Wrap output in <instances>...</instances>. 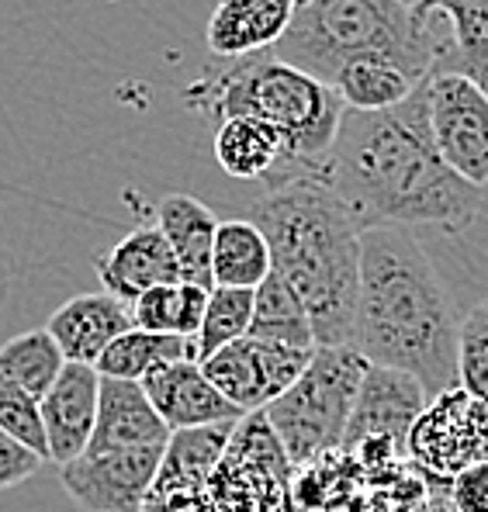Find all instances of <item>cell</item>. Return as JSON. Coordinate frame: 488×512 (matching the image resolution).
Listing matches in <instances>:
<instances>
[{
	"label": "cell",
	"mask_w": 488,
	"mask_h": 512,
	"mask_svg": "<svg viewBox=\"0 0 488 512\" xmlns=\"http://www.w3.org/2000/svg\"><path fill=\"white\" fill-rule=\"evenodd\" d=\"M423 80L426 77H416V73L402 70L399 63H388V59H354L336 73L329 87L336 90L347 111L374 115V111H392L405 104Z\"/></svg>",
	"instance_id": "22"
},
{
	"label": "cell",
	"mask_w": 488,
	"mask_h": 512,
	"mask_svg": "<svg viewBox=\"0 0 488 512\" xmlns=\"http://www.w3.org/2000/svg\"><path fill=\"white\" fill-rule=\"evenodd\" d=\"M208 291L198 284H163V288L146 291L132 305V322L135 329H146V333H163V336H184L194 340L205 319Z\"/></svg>",
	"instance_id": "27"
},
{
	"label": "cell",
	"mask_w": 488,
	"mask_h": 512,
	"mask_svg": "<svg viewBox=\"0 0 488 512\" xmlns=\"http://www.w3.org/2000/svg\"><path fill=\"white\" fill-rule=\"evenodd\" d=\"M270 274V246L250 218L219 222L212 246V288L257 291Z\"/></svg>",
	"instance_id": "24"
},
{
	"label": "cell",
	"mask_w": 488,
	"mask_h": 512,
	"mask_svg": "<svg viewBox=\"0 0 488 512\" xmlns=\"http://www.w3.org/2000/svg\"><path fill=\"white\" fill-rule=\"evenodd\" d=\"M309 360L312 350L243 336L201 360V371L239 416H250V412H264L274 398H281L298 381Z\"/></svg>",
	"instance_id": "9"
},
{
	"label": "cell",
	"mask_w": 488,
	"mask_h": 512,
	"mask_svg": "<svg viewBox=\"0 0 488 512\" xmlns=\"http://www.w3.org/2000/svg\"><path fill=\"white\" fill-rule=\"evenodd\" d=\"M412 11L433 25L447 21L450 28L437 73H457L482 87L488 77V0H419Z\"/></svg>",
	"instance_id": "21"
},
{
	"label": "cell",
	"mask_w": 488,
	"mask_h": 512,
	"mask_svg": "<svg viewBox=\"0 0 488 512\" xmlns=\"http://www.w3.org/2000/svg\"><path fill=\"white\" fill-rule=\"evenodd\" d=\"M450 502L457 512H488V461L450 478Z\"/></svg>",
	"instance_id": "33"
},
{
	"label": "cell",
	"mask_w": 488,
	"mask_h": 512,
	"mask_svg": "<svg viewBox=\"0 0 488 512\" xmlns=\"http://www.w3.org/2000/svg\"><path fill=\"white\" fill-rule=\"evenodd\" d=\"M364 229L433 225L450 236L482 215V187L468 184L440 160L430 132V77L392 111H343L326 160L315 167Z\"/></svg>",
	"instance_id": "1"
},
{
	"label": "cell",
	"mask_w": 488,
	"mask_h": 512,
	"mask_svg": "<svg viewBox=\"0 0 488 512\" xmlns=\"http://www.w3.org/2000/svg\"><path fill=\"white\" fill-rule=\"evenodd\" d=\"M177 94L180 104L208 125L246 115L277 128L284 160L274 173H315L347 111L333 87L281 63L274 52L229 59L184 84Z\"/></svg>",
	"instance_id": "4"
},
{
	"label": "cell",
	"mask_w": 488,
	"mask_h": 512,
	"mask_svg": "<svg viewBox=\"0 0 488 512\" xmlns=\"http://www.w3.org/2000/svg\"><path fill=\"white\" fill-rule=\"evenodd\" d=\"M174 360H198L194 340H184V336L146 333V329H129V333L118 336V340L101 353V360L94 364V371L108 381H135L139 384L146 374H153L156 367L174 364Z\"/></svg>",
	"instance_id": "25"
},
{
	"label": "cell",
	"mask_w": 488,
	"mask_h": 512,
	"mask_svg": "<svg viewBox=\"0 0 488 512\" xmlns=\"http://www.w3.org/2000/svg\"><path fill=\"white\" fill-rule=\"evenodd\" d=\"M482 90H485V94H488V77H485V84H482Z\"/></svg>",
	"instance_id": "37"
},
{
	"label": "cell",
	"mask_w": 488,
	"mask_h": 512,
	"mask_svg": "<svg viewBox=\"0 0 488 512\" xmlns=\"http://www.w3.org/2000/svg\"><path fill=\"white\" fill-rule=\"evenodd\" d=\"M39 468H42V457L0 429V492L28 481Z\"/></svg>",
	"instance_id": "32"
},
{
	"label": "cell",
	"mask_w": 488,
	"mask_h": 512,
	"mask_svg": "<svg viewBox=\"0 0 488 512\" xmlns=\"http://www.w3.org/2000/svg\"><path fill=\"white\" fill-rule=\"evenodd\" d=\"M236 423L180 429L170 433L149 495L139 512H212L208 502V478L222 461L225 443Z\"/></svg>",
	"instance_id": "12"
},
{
	"label": "cell",
	"mask_w": 488,
	"mask_h": 512,
	"mask_svg": "<svg viewBox=\"0 0 488 512\" xmlns=\"http://www.w3.org/2000/svg\"><path fill=\"white\" fill-rule=\"evenodd\" d=\"M430 132L440 160L468 184H488V94L457 73L430 77Z\"/></svg>",
	"instance_id": "10"
},
{
	"label": "cell",
	"mask_w": 488,
	"mask_h": 512,
	"mask_svg": "<svg viewBox=\"0 0 488 512\" xmlns=\"http://www.w3.org/2000/svg\"><path fill=\"white\" fill-rule=\"evenodd\" d=\"M167 447L94 450L59 468L66 495L87 512H139Z\"/></svg>",
	"instance_id": "11"
},
{
	"label": "cell",
	"mask_w": 488,
	"mask_h": 512,
	"mask_svg": "<svg viewBox=\"0 0 488 512\" xmlns=\"http://www.w3.org/2000/svg\"><path fill=\"white\" fill-rule=\"evenodd\" d=\"M426 402L430 398L416 378L402 371H388V367H367L340 450H354L357 443L367 440L395 443L399 450H405L409 429L419 419V412L426 409Z\"/></svg>",
	"instance_id": "13"
},
{
	"label": "cell",
	"mask_w": 488,
	"mask_h": 512,
	"mask_svg": "<svg viewBox=\"0 0 488 512\" xmlns=\"http://www.w3.org/2000/svg\"><path fill=\"white\" fill-rule=\"evenodd\" d=\"M170 429L149 405L146 391L135 381L101 378L97 391V426L87 447L94 450H142L167 447Z\"/></svg>",
	"instance_id": "19"
},
{
	"label": "cell",
	"mask_w": 488,
	"mask_h": 512,
	"mask_svg": "<svg viewBox=\"0 0 488 512\" xmlns=\"http://www.w3.org/2000/svg\"><path fill=\"white\" fill-rule=\"evenodd\" d=\"M291 478L295 464L288 461L267 416L250 412L232 426L222 461L208 478V502L212 512H295Z\"/></svg>",
	"instance_id": "7"
},
{
	"label": "cell",
	"mask_w": 488,
	"mask_h": 512,
	"mask_svg": "<svg viewBox=\"0 0 488 512\" xmlns=\"http://www.w3.org/2000/svg\"><path fill=\"white\" fill-rule=\"evenodd\" d=\"M129 329H135L132 308L122 305L118 298L104 295V291L70 298L45 322V333L56 340L66 364H87V367H94L101 360V353L118 336L129 333Z\"/></svg>",
	"instance_id": "17"
},
{
	"label": "cell",
	"mask_w": 488,
	"mask_h": 512,
	"mask_svg": "<svg viewBox=\"0 0 488 512\" xmlns=\"http://www.w3.org/2000/svg\"><path fill=\"white\" fill-rule=\"evenodd\" d=\"M66 357L59 353L56 340L42 329H28V333L14 336L0 346V381L18 384L32 398H45V391L56 384L63 374Z\"/></svg>",
	"instance_id": "28"
},
{
	"label": "cell",
	"mask_w": 488,
	"mask_h": 512,
	"mask_svg": "<svg viewBox=\"0 0 488 512\" xmlns=\"http://www.w3.org/2000/svg\"><path fill=\"white\" fill-rule=\"evenodd\" d=\"M7 288H11V260H7L4 239H0V301L7 298Z\"/></svg>",
	"instance_id": "35"
},
{
	"label": "cell",
	"mask_w": 488,
	"mask_h": 512,
	"mask_svg": "<svg viewBox=\"0 0 488 512\" xmlns=\"http://www.w3.org/2000/svg\"><path fill=\"white\" fill-rule=\"evenodd\" d=\"M250 336L253 340L295 346V350H315V336L309 326L302 301L295 298V291L270 270L267 281L253 291V319H250Z\"/></svg>",
	"instance_id": "26"
},
{
	"label": "cell",
	"mask_w": 488,
	"mask_h": 512,
	"mask_svg": "<svg viewBox=\"0 0 488 512\" xmlns=\"http://www.w3.org/2000/svg\"><path fill=\"white\" fill-rule=\"evenodd\" d=\"M146 391L149 405L170 433L180 429H201V426H219V423H239V412L219 395L212 381L205 378L198 360H174V364L156 367L153 374L139 381Z\"/></svg>",
	"instance_id": "14"
},
{
	"label": "cell",
	"mask_w": 488,
	"mask_h": 512,
	"mask_svg": "<svg viewBox=\"0 0 488 512\" xmlns=\"http://www.w3.org/2000/svg\"><path fill=\"white\" fill-rule=\"evenodd\" d=\"M295 0H215L205 28L208 52L222 63L270 52L291 25Z\"/></svg>",
	"instance_id": "18"
},
{
	"label": "cell",
	"mask_w": 488,
	"mask_h": 512,
	"mask_svg": "<svg viewBox=\"0 0 488 512\" xmlns=\"http://www.w3.org/2000/svg\"><path fill=\"white\" fill-rule=\"evenodd\" d=\"M367 360L350 346H315L298 381L264 409L295 468L343 447Z\"/></svg>",
	"instance_id": "6"
},
{
	"label": "cell",
	"mask_w": 488,
	"mask_h": 512,
	"mask_svg": "<svg viewBox=\"0 0 488 512\" xmlns=\"http://www.w3.org/2000/svg\"><path fill=\"white\" fill-rule=\"evenodd\" d=\"M97 281L104 295L118 298L122 305H135L146 291L180 281V267L170 253L167 239L156 225H139L129 236H122L108 253L94 260Z\"/></svg>",
	"instance_id": "16"
},
{
	"label": "cell",
	"mask_w": 488,
	"mask_h": 512,
	"mask_svg": "<svg viewBox=\"0 0 488 512\" xmlns=\"http://www.w3.org/2000/svg\"><path fill=\"white\" fill-rule=\"evenodd\" d=\"M457 308L430 253L409 229L360 232V281L350 350L371 367L402 371L426 398L457 388Z\"/></svg>",
	"instance_id": "2"
},
{
	"label": "cell",
	"mask_w": 488,
	"mask_h": 512,
	"mask_svg": "<svg viewBox=\"0 0 488 512\" xmlns=\"http://www.w3.org/2000/svg\"><path fill=\"white\" fill-rule=\"evenodd\" d=\"M399 4H405V7H416V4H419V0H399Z\"/></svg>",
	"instance_id": "36"
},
{
	"label": "cell",
	"mask_w": 488,
	"mask_h": 512,
	"mask_svg": "<svg viewBox=\"0 0 488 512\" xmlns=\"http://www.w3.org/2000/svg\"><path fill=\"white\" fill-rule=\"evenodd\" d=\"M444 42L433 21L399 0H295L291 25L274 56L309 77L333 84L354 59H388L416 77H433Z\"/></svg>",
	"instance_id": "5"
},
{
	"label": "cell",
	"mask_w": 488,
	"mask_h": 512,
	"mask_svg": "<svg viewBox=\"0 0 488 512\" xmlns=\"http://www.w3.org/2000/svg\"><path fill=\"white\" fill-rule=\"evenodd\" d=\"M457 388L488 398V298L457 326Z\"/></svg>",
	"instance_id": "30"
},
{
	"label": "cell",
	"mask_w": 488,
	"mask_h": 512,
	"mask_svg": "<svg viewBox=\"0 0 488 512\" xmlns=\"http://www.w3.org/2000/svg\"><path fill=\"white\" fill-rule=\"evenodd\" d=\"M392 512H457L454 502H450V481L433 474L430 492H426L423 499L412 502V506H405V509H392Z\"/></svg>",
	"instance_id": "34"
},
{
	"label": "cell",
	"mask_w": 488,
	"mask_h": 512,
	"mask_svg": "<svg viewBox=\"0 0 488 512\" xmlns=\"http://www.w3.org/2000/svg\"><path fill=\"white\" fill-rule=\"evenodd\" d=\"M0 429L7 436H14L18 443H25L28 450L45 457V429H42V402L32 398L28 391H21L18 384L0 381Z\"/></svg>",
	"instance_id": "31"
},
{
	"label": "cell",
	"mask_w": 488,
	"mask_h": 512,
	"mask_svg": "<svg viewBox=\"0 0 488 512\" xmlns=\"http://www.w3.org/2000/svg\"><path fill=\"white\" fill-rule=\"evenodd\" d=\"M97 391L101 374L87 364H66L42 398V429H45V457L59 468L77 461L87 450L97 426Z\"/></svg>",
	"instance_id": "15"
},
{
	"label": "cell",
	"mask_w": 488,
	"mask_h": 512,
	"mask_svg": "<svg viewBox=\"0 0 488 512\" xmlns=\"http://www.w3.org/2000/svg\"><path fill=\"white\" fill-rule=\"evenodd\" d=\"M270 270L302 301L315 346H347L360 281V225L312 173H270L253 205Z\"/></svg>",
	"instance_id": "3"
},
{
	"label": "cell",
	"mask_w": 488,
	"mask_h": 512,
	"mask_svg": "<svg viewBox=\"0 0 488 512\" xmlns=\"http://www.w3.org/2000/svg\"><path fill=\"white\" fill-rule=\"evenodd\" d=\"M250 319H253V291H236V288L208 291L205 319H201V329L194 336L198 364L212 357V353H219L222 346L250 336Z\"/></svg>",
	"instance_id": "29"
},
{
	"label": "cell",
	"mask_w": 488,
	"mask_h": 512,
	"mask_svg": "<svg viewBox=\"0 0 488 512\" xmlns=\"http://www.w3.org/2000/svg\"><path fill=\"white\" fill-rule=\"evenodd\" d=\"M156 229L163 232L180 267V281L212 291V246L219 218L191 194H163L156 205Z\"/></svg>",
	"instance_id": "20"
},
{
	"label": "cell",
	"mask_w": 488,
	"mask_h": 512,
	"mask_svg": "<svg viewBox=\"0 0 488 512\" xmlns=\"http://www.w3.org/2000/svg\"><path fill=\"white\" fill-rule=\"evenodd\" d=\"M409 461L416 468L457 478L471 464L488 461V398L468 395L464 388H450L430 398L426 409L409 429Z\"/></svg>",
	"instance_id": "8"
},
{
	"label": "cell",
	"mask_w": 488,
	"mask_h": 512,
	"mask_svg": "<svg viewBox=\"0 0 488 512\" xmlns=\"http://www.w3.org/2000/svg\"><path fill=\"white\" fill-rule=\"evenodd\" d=\"M215 160L236 180H267L281 167L284 142L277 128L260 118H225L222 125H215Z\"/></svg>",
	"instance_id": "23"
}]
</instances>
